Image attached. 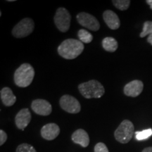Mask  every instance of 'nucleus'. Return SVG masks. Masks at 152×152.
Segmentation results:
<instances>
[{
  "label": "nucleus",
  "instance_id": "nucleus-1",
  "mask_svg": "<svg viewBox=\"0 0 152 152\" xmlns=\"http://www.w3.org/2000/svg\"><path fill=\"white\" fill-rule=\"evenodd\" d=\"M84 45L75 39H67L64 40L58 47V53L65 59H75L82 54L84 50Z\"/></svg>",
  "mask_w": 152,
  "mask_h": 152
},
{
  "label": "nucleus",
  "instance_id": "nucleus-2",
  "mask_svg": "<svg viewBox=\"0 0 152 152\" xmlns=\"http://www.w3.org/2000/svg\"><path fill=\"white\" fill-rule=\"evenodd\" d=\"M35 77V70L30 64H23L14 73V83L19 87H26L31 84Z\"/></svg>",
  "mask_w": 152,
  "mask_h": 152
},
{
  "label": "nucleus",
  "instance_id": "nucleus-3",
  "mask_svg": "<svg viewBox=\"0 0 152 152\" xmlns=\"http://www.w3.org/2000/svg\"><path fill=\"white\" fill-rule=\"evenodd\" d=\"M78 90L85 98L93 99L100 98L105 93V89L100 82L92 80L78 85Z\"/></svg>",
  "mask_w": 152,
  "mask_h": 152
},
{
  "label": "nucleus",
  "instance_id": "nucleus-4",
  "mask_svg": "<svg viewBox=\"0 0 152 152\" xmlns=\"http://www.w3.org/2000/svg\"><path fill=\"white\" fill-rule=\"evenodd\" d=\"M134 128L133 123L129 120L121 122L114 132V137L121 144H127L130 141L134 134Z\"/></svg>",
  "mask_w": 152,
  "mask_h": 152
},
{
  "label": "nucleus",
  "instance_id": "nucleus-5",
  "mask_svg": "<svg viewBox=\"0 0 152 152\" xmlns=\"http://www.w3.org/2000/svg\"><path fill=\"white\" fill-rule=\"evenodd\" d=\"M35 28V23L30 18L22 19L12 30V35L16 38H23L30 35Z\"/></svg>",
  "mask_w": 152,
  "mask_h": 152
},
{
  "label": "nucleus",
  "instance_id": "nucleus-6",
  "mask_svg": "<svg viewBox=\"0 0 152 152\" xmlns=\"http://www.w3.org/2000/svg\"><path fill=\"white\" fill-rule=\"evenodd\" d=\"M71 16L69 11L64 7H60L57 9L54 17V23L59 31L66 33L71 26Z\"/></svg>",
  "mask_w": 152,
  "mask_h": 152
},
{
  "label": "nucleus",
  "instance_id": "nucleus-7",
  "mask_svg": "<svg viewBox=\"0 0 152 152\" xmlns=\"http://www.w3.org/2000/svg\"><path fill=\"white\" fill-rule=\"evenodd\" d=\"M59 104L63 110L69 113H77L81 110L79 101L69 94L62 96L59 100Z\"/></svg>",
  "mask_w": 152,
  "mask_h": 152
},
{
  "label": "nucleus",
  "instance_id": "nucleus-8",
  "mask_svg": "<svg viewBox=\"0 0 152 152\" xmlns=\"http://www.w3.org/2000/svg\"><path fill=\"white\" fill-rule=\"evenodd\" d=\"M76 18L80 25L92 31H98L100 28V24L97 19L88 13H79L76 16Z\"/></svg>",
  "mask_w": 152,
  "mask_h": 152
},
{
  "label": "nucleus",
  "instance_id": "nucleus-9",
  "mask_svg": "<svg viewBox=\"0 0 152 152\" xmlns=\"http://www.w3.org/2000/svg\"><path fill=\"white\" fill-rule=\"evenodd\" d=\"M31 109L37 115L46 116L51 114L52 106L48 101L42 99L33 100L31 104Z\"/></svg>",
  "mask_w": 152,
  "mask_h": 152
},
{
  "label": "nucleus",
  "instance_id": "nucleus-10",
  "mask_svg": "<svg viewBox=\"0 0 152 152\" xmlns=\"http://www.w3.org/2000/svg\"><path fill=\"white\" fill-rule=\"evenodd\" d=\"M144 89V84L141 80H134L125 85L123 92L128 96L137 97L142 92Z\"/></svg>",
  "mask_w": 152,
  "mask_h": 152
},
{
  "label": "nucleus",
  "instance_id": "nucleus-11",
  "mask_svg": "<svg viewBox=\"0 0 152 152\" xmlns=\"http://www.w3.org/2000/svg\"><path fill=\"white\" fill-rule=\"evenodd\" d=\"M60 133V128L56 123H48L44 125L41 129V135L46 140H54L58 136Z\"/></svg>",
  "mask_w": 152,
  "mask_h": 152
},
{
  "label": "nucleus",
  "instance_id": "nucleus-12",
  "mask_svg": "<svg viewBox=\"0 0 152 152\" xmlns=\"http://www.w3.org/2000/svg\"><path fill=\"white\" fill-rule=\"evenodd\" d=\"M32 116L31 113L28 109H23L18 111L15 117V123L17 128L20 130H24V129L28 126Z\"/></svg>",
  "mask_w": 152,
  "mask_h": 152
},
{
  "label": "nucleus",
  "instance_id": "nucleus-13",
  "mask_svg": "<svg viewBox=\"0 0 152 152\" xmlns=\"http://www.w3.org/2000/svg\"><path fill=\"white\" fill-rule=\"evenodd\" d=\"M103 18L104 22L107 26L111 30H117L121 26L119 17L118 15L111 10H106L103 14Z\"/></svg>",
  "mask_w": 152,
  "mask_h": 152
},
{
  "label": "nucleus",
  "instance_id": "nucleus-14",
  "mask_svg": "<svg viewBox=\"0 0 152 152\" xmlns=\"http://www.w3.org/2000/svg\"><path fill=\"white\" fill-rule=\"evenodd\" d=\"M74 143L80 144L81 147H87L90 144V137L87 132L83 129H78L73 133L71 137Z\"/></svg>",
  "mask_w": 152,
  "mask_h": 152
},
{
  "label": "nucleus",
  "instance_id": "nucleus-15",
  "mask_svg": "<svg viewBox=\"0 0 152 152\" xmlns=\"http://www.w3.org/2000/svg\"><path fill=\"white\" fill-rule=\"evenodd\" d=\"M1 100L6 106H11L16 103V97L9 87H4L0 92Z\"/></svg>",
  "mask_w": 152,
  "mask_h": 152
},
{
  "label": "nucleus",
  "instance_id": "nucleus-16",
  "mask_svg": "<svg viewBox=\"0 0 152 152\" xmlns=\"http://www.w3.org/2000/svg\"><path fill=\"white\" fill-rule=\"evenodd\" d=\"M102 47L107 52H114L117 50L118 44L115 38L107 37L102 40Z\"/></svg>",
  "mask_w": 152,
  "mask_h": 152
},
{
  "label": "nucleus",
  "instance_id": "nucleus-17",
  "mask_svg": "<svg viewBox=\"0 0 152 152\" xmlns=\"http://www.w3.org/2000/svg\"><path fill=\"white\" fill-rule=\"evenodd\" d=\"M79 40L83 43L89 44L93 40V35L86 30L80 29L77 33Z\"/></svg>",
  "mask_w": 152,
  "mask_h": 152
},
{
  "label": "nucleus",
  "instance_id": "nucleus-18",
  "mask_svg": "<svg viewBox=\"0 0 152 152\" xmlns=\"http://www.w3.org/2000/svg\"><path fill=\"white\" fill-rule=\"evenodd\" d=\"M112 3L119 10L125 11L129 8L131 1L130 0H113Z\"/></svg>",
  "mask_w": 152,
  "mask_h": 152
},
{
  "label": "nucleus",
  "instance_id": "nucleus-19",
  "mask_svg": "<svg viewBox=\"0 0 152 152\" xmlns=\"http://www.w3.org/2000/svg\"><path fill=\"white\" fill-rule=\"evenodd\" d=\"M152 34V21L147 20L144 23L143 29L141 33L140 34V37L143 38L147 35H150Z\"/></svg>",
  "mask_w": 152,
  "mask_h": 152
},
{
  "label": "nucleus",
  "instance_id": "nucleus-20",
  "mask_svg": "<svg viewBox=\"0 0 152 152\" xmlns=\"http://www.w3.org/2000/svg\"><path fill=\"white\" fill-rule=\"evenodd\" d=\"M152 135V129H147V130H144L140 132H136L135 136L136 139L137 140H144L146 139L149 138V137Z\"/></svg>",
  "mask_w": 152,
  "mask_h": 152
},
{
  "label": "nucleus",
  "instance_id": "nucleus-21",
  "mask_svg": "<svg viewBox=\"0 0 152 152\" xmlns=\"http://www.w3.org/2000/svg\"><path fill=\"white\" fill-rule=\"evenodd\" d=\"M16 152H37L35 148L29 144L23 143L20 144L16 149Z\"/></svg>",
  "mask_w": 152,
  "mask_h": 152
},
{
  "label": "nucleus",
  "instance_id": "nucleus-22",
  "mask_svg": "<svg viewBox=\"0 0 152 152\" xmlns=\"http://www.w3.org/2000/svg\"><path fill=\"white\" fill-rule=\"evenodd\" d=\"M94 152H109L107 147L104 143L99 142L95 145Z\"/></svg>",
  "mask_w": 152,
  "mask_h": 152
},
{
  "label": "nucleus",
  "instance_id": "nucleus-23",
  "mask_svg": "<svg viewBox=\"0 0 152 152\" xmlns=\"http://www.w3.org/2000/svg\"><path fill=\"white\" fill-rule=\"evenodd\" d=\"M7 140V134L3 130H0V145L2 146Z\"/></svg>",
  "mask_w": 152,
  "mask_h": 152
},
{
  "label": "nucleus",
  "instance_id": "nucleus-24",
  "mask_svg": "<svg viewBox=\"0 0 152 152\" xmlns=\"http://www.w3.org/2000/svg\"><path fill=\"white\" fill-rule=\"evenodd\" d=\"M142 152H152V147L145 148V149L142 150Z\"/></svg>",
  "mask_w": 152,
  "mask_h": 152
},
{
  "label": "nucleus",
  "instance_id": "nucleus-25",
  "mask_svg": "<svg viewBox=\"0 0 152 152\" xmlns=\"http://www.w3.org/2000/svg\"><path fill=\"white\" fill-rule=\"evenodd\" d=\"M147 42L150 44V45H152V34L149 35V37L147 38Z\"/></svg>",
  "mask_w": 152,
  "mask_h": 152
},
{
  "label": "nucleus",
  "instance_id": "nucleus-26",
  "mask_svg": "<svg viewBox=\"0 0 152 152\" xmlns=\"http://www.w3.org/2000/svg\"><path fill=\"white\" fill-rule=\"evenodd\" d=\"M146 3L149 6L150 9L152 10V0H147V1H146Z\"/></svg>",
  "mask_w": 152,
  "mask_h": 152
}]
</instances>
